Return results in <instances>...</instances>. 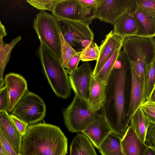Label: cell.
Instances as JSON below:
<instances>
[{"label": "cell", "instance_id": "cell-31", "mask_svg": "<svg viewBox=\"0 0 155 155\" xmlns=\"http://www.w3.org/2000/svg\"><path fill=\"white\" fill-rule=\"evenodd\" d=\"M57 0H27L26 2L34 7L41 10L54 11Z\"/></svg>", "mask_w": 155, "mask_h": 155}, {"label": "cell", "instance_id": "cell-41", "mask_svg": "<svg viewBox=\"0 0 155 155\" xmlns=\"http://www.w3.org/2000/svg\"><path fill=\"white\" fill-rule=\"evenodd\" d=\"M0 155H8L2 143L0 142Z\"/></svg>", "mask_w": 155, "mask_h": 155}, {"label": "cell", "instance_id": "cell-33", "mask_svg": "<svg viewBox=\"0 0 155 155\" xmlns=\"http://www.w3.org/2000/svg\"><path fill=\"white\" fill-rule=\"evenodd\" d=\"M8 98L6 86L0 89V111H7L8 105Z\"/></svg>", "mask_w": 155, "mask_h": 155}, {"label": "cell", "instance_id": "cell-1", "mask_svg": "<svg viewBox=\"0 0 155 155\" xmlns=\"http://www.w3.org/2000/svg\"><path fill=\"white\" fill-rule=\"evenodd\" d=\"M130 65L121 51L106 83L102 114L113 132L122 137L130 122L127 116L130 101Z\"/></svg>", "mask_w": 155, "mask_h": 155}, {"label": "cell", "instance_id": "cell-19", "mask_svg": "<svg viewBox=\"0 0 155 155\" xmlns=\"http://www.w3.org/2000/svg\"><path fill=\"white\" fill-rule=\"evenodd\" d=\"M113 33L121 37L136 36L137 26L133 15L127 11L121 15L114 24Z\"/></svg>", "mask_w": 155, "mask_h": 155}, {"label": "cell", "instance_id": "cell-25", "mask_svg": "<svg viewBox=\"0 0 155 155\" xmlns=\"http://www.w3.org/2000/svg\"><path fill=\"white\" fill-rule=\"evenodd\" d=\"M155 86V57L145 67L144 87L141 104L149 100Z\"/></svg>", "mask_w": 155, "mask_h": 155}, {"label": "cell", "instance_id": "cell-15", "mask_svg": "<svg viewBox=\"0 0 155 155\" xmlns=\"http://www.w3.org/2000/svg\"><path fill=\"white\" fill-rule=\"evenodd\" d=\"M127 11L134 17L137 26L136 36L142 37L155 36V17L145 14L137 7L136 0H131Z\"/></svg>", "mask_w": 155, "mask_h": 155}, {"label": "cell", "instance_id": "cell-23", "mask_svg": "<svg viewBox=\"0 0 155 155\" xmlns=\"http://www.w3.org/2000/svg\"><path fill=\"white\" fill-rule=\"evenodd\" d=\"M122 137L112 132L101 144L99 151L102 155H125L121 144Z\"/></svg>", "mask_w": 155, "mask_h": 155}, {"label": "cell", "instance_id": "cell-43", "mask_svg": "<svg viewBox=\"0 0 155 155\" xmlns=\"http://www.w3.org/2000/svg\"><path fill=\"white\" fill-rule=\"evenodd\" d=\"M20 155H21V154H20Z\"/></svg>", "mask_w": 155, "mask_h": 155}, {"label": "cell", "instance_id": "cell-37", "mask_svg": "<svg viewBox=\"0 0 155 155\" xmlns=\"http://www.w3.org/2000/svg\"><path fill=\"white\" fill-rule=\"evenodd\" d=\"M140 106L150 122L151 124H155V111L143 105Z\"/></svg>", "mask_w": 155, "mask_h": 155}, {"label": "cell", "instance_id": "cell-5", "mask_svg": "<svg viewBox=\"0 0 155 155\" xmlns=\"http://www.w3.org/2000/svg\"><path fill=\"white\" fill-rule=\"evenodd\" d=\"M63 114L64 124L72 133L81 132L90 124L104 117L102 114L92 111L88 102L76 94Z\"/></svg>", "mask_w": 155, "mask_h": 155}, {"label": "cell", "instance_id": "cell-35", "mask_svg": "<svg viewBox=\"0 0 155 155\" xmlns=\"http://www.w3.org/2000/svg\"><path fill=\"white\" fill-rule=\"evenodd\" d=\"M10 116L16 127L23 136L25 134L29 124L12 114H10Z\"/></svg>", "mask_w": 155, "mask_h": 155}, {"label": "cell", "instance_id": "cell-8", "mask_svg": "<svg viewBox=\"0 0 155 155\" xmlns=\"http://www.w3.org/2000/svg\"><path fill=\"white\" fill-rule=\"evenodd\" d=\"M46 106L43 100L35 93L27 91L12 111V114L29 125L44 119Z\"/></svg>", "mask_w": 155, "mask_h": 155}, {"label": "cell", "instance_id": "cell-32", "mask_svg": "<svg viewBox=\"0 0 155 155\" xmlns=\"http://www.w3.org/2000/svg\"><path fill=\"white\" fill-rule=\"evenodd\" d=\"M145 143L148 146L155 149V124H152L149 127Z\"/></svg>", "mask_w": 155, "mask_h": 155}, {"label": "cell", "instance_id": "cell-2", "mask_svg": "<svg viewBox=\"0 0 155 155\" xmlns=\"http://www.w3.org/2000/svg\"><path fill=\"white\" fill-rule=\"evenodd\" d=\"M68 139L60 128L45 123L28 125L22 138L21 155H66Z\"/></svg>", "mask_w": 155, "mask_h": 155}, {"label": "cell", "instance_id": "cell-21", "mask_svg": "<svg viewBox=\"0 0 155 155\" xmlns=\"http://www.w3.org/2000/svg\"><path fill=\"white\" fill-rule=\"evenodd\" d=\"M94 146L87 137L78 134L72 140L70 155H97Z\"/></svg>", "mask_w": 155, "mask_h": 155}, {"label": "cell", "instance_id": "cell-30", "mask_svg": "<svg viewBox=\"0 0 155 155\" xmlns=\"http://www.w3.org/2000/svg\"><path fill=\"white\" fill-rule=\"evenodd\" d=\"M136 5L148 16L155 17V0H136Z\"/></svg>", "mask_w": 155, "mask_h": 155}, {"label": "cell", "instance_id": "cell-26", "mask_svg": "<svg viewBox=\"0 0 155 155\" xmlns=\"http://www.w3.org/2000/svg\"><path fill=\"white\" fill-rule=\"evenodd\" d=\"M120 52L121 49L116 50L104 63L97 75L94 77L97 79L106 83L114 65Z\"/></svg>", "mask_w": 155, "mask_h": 155}, {"label": "cell", "instance_id": "cell-17", "mask_svg": "<svg viewBox=\"0 0 155 155\" xmlns=\"http://www.w3.org/2000/svg\"><path fill=\"white\" fill-rule=\"evenodd\" d=\"M121 144L125 155H144L148 147L138 137L130 125L122 137Z\"/></svg>", "mask_w": 155, "mask_h": 155}, {"label": "cell", "instance_id": "cell-10", "mask_svg": "<svg viewBox=\"0 0 155 155\" xmlns=\"http://www.w3.org/2000/svg\"><path fill=\"white\" fill-rule=\"evenodd\" d=\"M131 0H101L95 13L96 18L113 25L127 10Z\"/></svg>", "mask_w": 155, "mask_h": 155}, {"label": "cell", "instance_id": "cell-3", "mask_svg": "<svg viewBox=\"0 0 155 155\" xmlns=\"http://www.w3.org/2000/svg\"><path fill=\"white\" fill-rule=\"evenodd\" d=\"M44 73L58 97L66 99L71 95L69 77L59 59L45 45L40 44L37 51Z\"/></svg>", "mask_w": 155, "mask_h": 155}, {"label": "cell", "instance_id": "cell-7", "mask_svg": "<svg viewBox=\"0 0 155 155\" xmlns=\"http://www.w3.org/2000/svg\"><path fill=\"white\" fill-rule=\"evenodd\" d=\"M58 21L64 38L77 51H81L93 41L94 34L89 24L61 19Z\"/></svg>", "mask_w": 155, "mask_h": 155}, {"label": "cell", "instance_id": "cell-36", "mask_svg": "<svg viewBox=\"0 0 155 155\" xmlns=\"http://www.w3.org/2000/svg\"><path fill=\"white\" fill-rule=\"evenodd\" d=\"M0 142L3 145L8 155H20L17 153L0 132Z\"/></svg>", "mask_w": 155, "mask_h": 155}, {"label": "cell", "instance_id": "cell-18", "mask_svg": "<svg viewBox=\"0 0 155 155\" xmlns=\"http://www.w3.org/2000/svg\"><path fill=\"white\" fill-rule=\"evenodd\" d=\"M130 65V101L127 116L131 117L140 106L143 93L138 76L133 67Z\"/></svg>", "mask_w": 155, "mask_h": 155}, {"label": "cell", "instance_id": "cell-34", "mask_svg": "<svg viewBox=\"0 0 155 155\" xmlns=\"http://www.w3.org/2000/svg\"><path fill=\"white\" fill-rule=\"evenodd\" d=\"M80 61V53L73 57L69 61L64 68L68 74L70 75L77 69Z\"/></svg>", "mask_w": 155, "mask_h": 155}, {"label": "cell", "instance_id": "cell-9", "mask_svg": "<svg viewBox=\"0 0 155 155\" xmlns=\"http://www.w3.org/2000/svg\"><path fill=\"white\" fill-rule=\"evenodd\" d=\"M93 76L91 65L87 62H84L69 76L75 94L87 102Z\"/></svg>", "mask_w": 155, "mask_h": 155}, {"label": "cell", "instance_id": "cell-12", "mask_svg": "<svg viewBox=\"0 0 155 155\" xmlns=\"http://www.w3.org/2000/svg\"><path fill=\"white\" fill-rule=\"evenodd\" d=\"M125 38L113 33L111 31L102 41L99 47V54L97 63L93 71V75L95 77L104 63L116 50L123 46Z\"/></svg>", "mask_w": 155, "mask_h": 155}, {"label": "cell", "instance_id": "cell-44", "mask_svg": "<svg viewBox=\"0 0 155 155\" xmlns=\"http://www.w3.org/2000/svg\"></svg>", "mask_w": 155, "mask_h": 155}, {"label": "cell", "instance_id": "cell-11", "mask_svg": "<svg viewBox=\"0 0 155 155\" xmlns=\"http://www.w3.org/2000/svg\"><path fill=\"white\" fill-rule=\"evenodd\" d=\"M8 95V102L7 112H12L14 107L28 90L25 79L15 73L7 74L4 79Z\"/></svg>", "mask_w": 155, "mask_h": 155}, {"label": "cell", "instance_id": "cell-38", "mask_svg": "<svg viewBox=\"0 0 155 155\" xmlns=\"http://www.w3.org/2000/svg\"><path fill=\"white\" fill-rule=\"evenodd\" d=\"M140 105L148 107L155 111V102H154L147 101L143 102Z\"/></svg>", "mask_w": 155, "mask_h": 155}, {"label": "cell", "instance_id": "cell-13", "mask_svg": "<svg viewBox=\"0 0 155 155\" xmlns=\"http://www.w3.org/2000/svg\"><path fill=\"white\" fill-rule=\"evenodd\" d=\"M79 7L78 0H57L52 13L58 19L78 21L89 25L94 18L81 15Z\"/></svg>", "mask_w": 155, "mask_h": 155}, {"label": "cell", "instance_id": "cell-28", "mask_svg": "<svg viewBox=\"0 0 155 155\" xmlns=\"http://www.w3.org/2000/svg\"><path fill=\"white\" fill-rule=\"evenodd\" d=\"M79 3V12L81 15L96 18L95 13L101 0H78Z\"/></svg>", "mask_w": 155, "mask_h": 155}, {"label": "cell", "instance_id": "cell-24", "mask_svg": "<svg viewBox=\"0 0 155 155\" xmlns=\"http://www.w3.org/2000/svg\"><path fill=\"white\" fill-rule=\"evenodd\" d=\"M3 38L0 36V89L4 87L5 81L3 78V73L9 61L11 51L15 46L22 38L19 36L12 39L9 43L6 44L3 41Z\"/></svg>", "mask_w": 155, "mask_h": 155}, {"label": "cell", "instance_id": "cell-20", "mask_svg": "<svg viewBox=\"0 0 155 155\" xmlns=\"http://www.w3.org/2000/svg\"><path fill=\"white\" fill-rule=\"evenodd\" d=\"M106 83L93 76L88 103L91 111L98 112L101 108L105 97Z\"/></svg>", "mask_w": 155, "mask_h": 155}, {"label": "cell", "instance_id": "cell-16", "mask_svg": "<svg viewBox=\"0 0 155 155\" xmlns=\"http://www.w3.org/2000/svg\"><path fill=\"white\" fill-rule=\"evenodd\" d=\"M112 132L106 120L103 117L90 124L81 133L99 149L102 142Z\"/></svg>", "mask_w": 155, "mask_h": 155}, {"label": "cell", "instance_id": "cell-4", "mask_svg": "<svg viewBox=\"0 0 155 155\" xmlns=\"http://www.w3.org/2000/svg\"><path fill=\"white\" fill-rule=\"evenodd\" d=\"M123 48L138 76L143 93L145 67L155 57V38L127 37L125 38Z\"/></svg>", "mask_w": 155, "mask_h": 155}, {"label": "cell", "instance_id": "cell-40", "mask_svg": "<svg viewBox=\"0 0 155 155\" xmlns=\"http://www.w3.org/2000/svg\"><path fill=\"white\" fill-rule=\"evenodd\" d=\"M144 155H155V149L148 146Z\"/></svg>", "mask_w": 155, "mask_h": 155}, {"label": "cell", "instance_id": "cell-14", "mask_svg": "<svg viewBox=\"0 0 155 155\" xmlns=\"http://www.w3.org/2000/svg\"><path fill=\"white\" fill-rule=\"evenodd\" d=\"M0 132L14 150L20 154L23 136L16 127L10 115L5 110L0 111Z\"/></svg>", "mask_w": 155, "mask_h": 155}, {"label": "cell", "instance_id": "cell-42", "mask_svg": "<svg viewBox=\"0 0 155 155\" xmlns=\"http://www.w3.org/2000/svg\"><path fill=\"white\" fill-rule=\"evenodd\" d=\"M148 101L155 102V87L152 93L150 98Z\"/></svg>", "mask_w": 155, "mask_h": 155}, {"label": "cell", "instance_id": "cell-27", "mask_svg": "<svg viewBox=\"0 0 155 155\" xmlns=\"http://www.w3.org/2000/svg\"><path fill=\"white\" fill-rule=\"evenodd\" d=\"M61 40V56L60 59L63 66L65 68L69 61L74 56L78 54L64 38L61 31L60 32Z\"/></svg>", "mask_w": 155, "mask_h": 155}, {"label": "cell", "instance_id": "cell-6", "mask_svg": "<svg viewBox=\"0 0 155 155\" xmlns=\"http://www.w3.org/2000/svg\"><path fill=\"white\" fill-rule=\"evenodd\" d=\"M36 16L33 27L41 43L45 45L60 59L61 47L58 19L43 10L40 11Z\"/></svg>", "mask_w": 155, "mask_h": 155}, {"label": "cell", "instance_id": "cell-22", "mask_svg": "<svg viewBox=\"0 0 155 155\" xmlns=\"http://www.w3.org/2000/svg\"><path fill=\"white\" fill-rule=\"evenodd\" d=\"M130 125L140 139L145 142L146 134L152 124L140 106L131 117Z\"/></svg>", "mask_w": 155, "mask_h": 155}, {"label": "cell", "instance_id": "cell-29", "mask_svg": "<svg viewBox=\"0 0 155 155\" xmlns=\"http://www.w3.org/2000/svg\"><path fill=\"white\" fill-rule=\"evenodd\" d=\"M99 48L97 44L93 41L80 53V61L87 62L97 60Z\"/></svg>", "mask_w": 155, "mask_h": 155}, {"label": "cell", "instance_id": "cell-39", "mask_svg": "<svg viewBox=\"0 0 155 155\" xmlns=\"http://www.w3.org/2000/svg\"><path fill=\"white\" fill-rule=\"evenodd\" d=\"M7 35L5 27L4 25L2 23L1 21L0 22V36L3 37Z\"/></svg>", "mask_w": 155, "mask_h": 155}]
</instances>
